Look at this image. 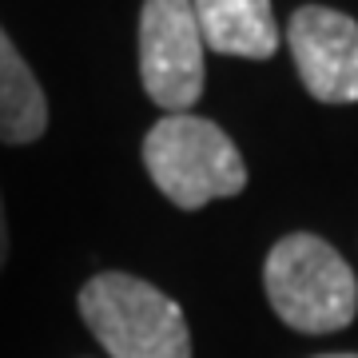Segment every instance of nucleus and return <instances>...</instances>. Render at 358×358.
Returning a JSON list of instances; mask_svg holds the SVG:
<instances>
[{"label": "nucleus", "instance_id": "obj_1", "mask_svg": "<svg viewBox=\"0 0 358 358\" xmlns=\"http://www.w3.org/2000/svg\"><path fill=\"white\" fill-rule=\"evenodd\" d=\"M267 303L291 331L334 334L358 315V279L322 235L291 231L263 263Z\"/></svg>", "mask_w": 358, "mask_h": 358}, {"label": "nucleus", "instance_id": "obj_2", "mask_svg": "<svg viewBox=\"0 0 358 358\" xmlns=\"http://www.w3.org/2000/svg\"><path fill=\"white\" fill-rule=\"evenodd\" d=\"M76 307L92 338L112 358H192V331L183 307L136 275H92L80 287Z\"/></svg>", "mask_w": 358, "mask_h": 358}, {"label": "nucleus", "instance_id": "obj_3", "mask_svg": "<svg viewBox=\"0 0 358 358\" xmlns=\"http://www.w3.org/2000/svg\"><path fill=\"white\" fill-rule=\"evenodd\" d=\"M143 167L179 211H199L247 187V164L219 124L203 115H164L143 136Z\"/></svg>", "mask_w": 358, "mask_h": 358}, {"label": "nucleus", "instance_id": "obj_4", "mask_svg": "<svg viewBox=\"0 0 358 358\" xmlns=\"http://www.w3.org/2000/svg\"><path fill=\"white\" fill-rule=\"evenodd\" d=\"M140 80L167 115L187 112L203 96V36L192 0H143Z\"/></svg>", "mask_w": 358, "mask_h": 358}, {"label": "nucleus", "instance_id": "obj_5", "mask_svg": "<svg viewBox=\"0 0 358 358\" xmlns=\"http://www.w3.org/2000/svg\"><path fill=\"white\" fill-rule=\"evenodd\" d=\"M294 68L319 103L358 100V20L327 4H303L287 24Z\"/></svg>", "mask_w": 358, "mask_h": 358}, {"label": "nucleus", "instance_id": "obj_6", "mask_svg": "<svg viewBox=\"0 0 358 358\" xmlns=\"http://www.w3.org/2000/svg\"><path fill=\"white\" fill-rule=\"evenodd\" d=\"M199 36L219 56L271 60L279 48V24L271 0H192Z\"/></svg>", "mask_w": 358, "mask_h": 358}, {"label": "nucleus", "instance_id": "obj_7", "mask_svg": "<svg viewBox=\"0 0 358 358\" xmlns=\"http://www.w3.org/2000/svg\"><path fill=\"white\" fill-rule=\"evenodd\" d=\"M48 128V100L24 56L0 28V143H32Z\"/></svg>", "mask_w": 358, "mask_h": 358}, {"label": "nucleus", "instance_id": "obj_8", "mask_svg": "<svg viewBox=\"0 0 358 358\" xmlns=\"http://www.w3.org/2000/svg\"><path fill=\"white\" fill-rule=\"evenodd\" d=\"M8 263V219H4V199H0V271Z\"/></svg>", "mask_w": 358, "mask_h": 358}, {"label": "nucleus", "instance_id": "obj_9", "mask_svg": "<svg viewBox=\"0 0 358 358\" xmlns=\"http://www.w3.org/2000/svg\"><path fill=\"white\" fill-rule=\"evenodd\" d=\"M315 358H358V355H350V350H343V355H315Z\"/></svg>", "mask_w": 358, "mask_h": 358}]
</instances>
